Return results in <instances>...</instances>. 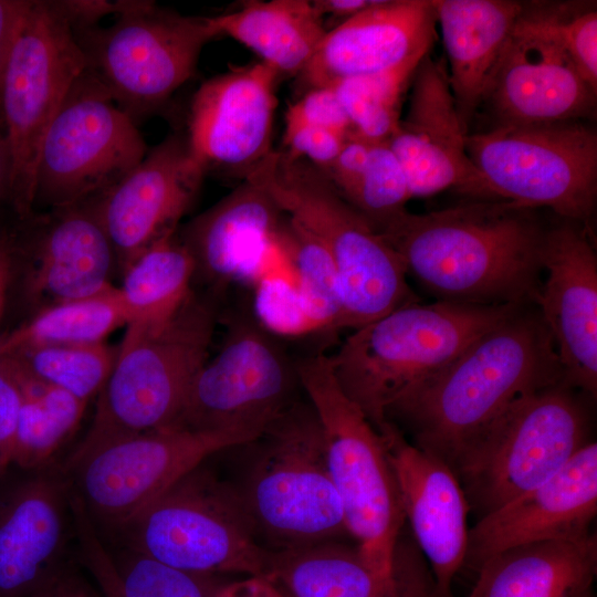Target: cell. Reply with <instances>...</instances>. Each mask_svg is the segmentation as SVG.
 <instances>
[{
  "instance_id": "48",
  "label": "cell",
  "mask_w": 597,
  "mask_h": 597,
  "mask_svg": "<svg viewBox=\"0 0 597 597\" xmlns=\"http://www.w3.org/2000/svg\"><path fill=\"white\" fill-rule=\"evenodd\" d=\"M376 0H314L320 13L325 17H334L341 21L355 15L369 8Z\"/></svg>"
},
{
  "instance_id": "8",
  "label": "cell",
  "mask_w": 597,
  "mask_h": 597,
  "mask_svg": "<svg viewBox=\"0 0 597 597\" xmlns=\"http://www.w3.org/2000/svg\"><path fill=\"white\" fill-rule=\"evenodd\" d=\"M575 390L559 383L521 398L458 455L451 470L479 517L551 479L589 442Z\"/></svg>"
},
{
  "instance_id": "6",
  "label": "cell",
  "mask_w": 597,
  "mask_h": 597,
  "mask_svg": "<svg viewBox=\"0 0 597 597\" xmlns=\"http://www.w3.org/2000/svg\"><path fill=\"white\" fill-rule=\"evenodd\" d=\"M296 371L322 429L347 532L374 574L390 580L406 519L383 438L341 388L329 356L298 359Z\"/></svg>"
},
{
  "instance_id": "25",
  "label": "cell",
  "mask_w": 597,
  "mask_h": 597,
  "mask_svg": "<svg viewBox=\"0 0 597 597\" xmlns=\"http://www.w3.org/2000/svg\"><path fill=\"white\" fill-rule=\"evenodd\" d=\"M285 218L265 188L245 177L230 193L191 220L180 239L196 275L219 293L232 282L251 283L274 266L275 234Z\"/></svg>"
},
{
  "instance_id": "1",
  "label": "cell",
  "mask_w": 597,
  "mask_h": 597,
  "mask_svg": "<svg viewBox=\"0 0 597 597\" xmlns=\"http://www.w3.org/2000/svg\"><path fill=\"white\" fill-rule=\"evenodd\" d=\"M545 230L534 209L499 199L406 210L376 229L437 301L485 306L536 305Z\"/></svg>"
},
{
  "instance_id": "7",
  "label": "cell",
  "mask_w": 597,
  "mask_h": 597,
  "mask_svg": "<svg viewBox=\"0 0 597 597\" xmlns=\"http://www.w3.org/2000/svg\"><path fill=\"white\" fill-rule=\"evenodd\" d=\"M259 440L256 460L239 490L258 536L284 549L348 534L311 404L295 400Z\"/></svg>"
},
{
  "instance_id": "15",
  "label": "cell",
  "mask_w": 597,
  "mask_h": 597,
  "mask_svg": "<svg viewBox=\"0 0 597 597\" xmlns=\"http://www.w3.org/2000/svg\"><path fill=\"white\" fill-rule=\"evenodd\" d=\"M292 362L255 320H233L218 353L195 377L175 426L261 437L294 401Z\"/></svg>"
},
{
  "instance_id": "30",
  "label": "cell",
  "mask_w": 597,
  "mask_h": 597,
  "mask_svg": "<svg viewBox=\"0 0 597 597\" xmlns=\"http://www.w3.org/2000/svg\"><path fill=\"white\" fill-rule=\"evenodd\" d=\"M209 18L218 36L249 48L281 76H297L327 32L324 17L310 0L248 1Z\"/></svg>"
},
{
  "instance_id": "22",
  "label": "cell",
  "mask_w": 597,
  "mask_h": 597,
  "mask_svg": "<svg viewBox=\"0 0 597 597\" xmlns=\"http://www.w3.org/2000/svg\"><path fill=\"white\" fill-rule=\"evenodd\" d=\"M398 486L405 519L427 558L436 597H453L452 582L465 564L468 504L459 479L439 457L407 441L398 427L379 430Z\"/></svg>"
},
{
  "instance_id": "5",
  "label": "cell",
  "mask_w": 597,
  "mask_h": 597,
  "mask_svg": "<svg viewBox=\"0 0 597 597\" xmlns=\"http://www.w3.org/2000/svg\"><path fill=\"white\" fill-rule=\"evenodd\" d=\"M248 176L331 253L342 287L341 329H356L419 302L408 285L399 254L337 192L322 170L283 150H273Z\"/></svg>"
},
{
  "instance_id": "9",
  "label": "cell",
  "mask_w": 597,
  "mask_h": 597,
  "mask_svg": "<svg viewBox=\"0 0 597 597\" xmlns=\"http://www.w3.org/2000/svg\"><path fill=\"white\" fill-rule=\"evenodd\" d=\"M86 55L60 1H30L7 62L1 116L10 158L8 193L28 219L45 134L78 76Z\"/></svg>"
},
{
  "instance_id": "12",
  "label": "cell",
  "mask_w": 597,
  "mask_h": 597,
  "mask_svg": "<svg viewBox=\"0 0 597 597\" xmlns=\"http://www.w3.org/2000/svg\"><path fill=\"white\" fill-rule=\"evenodd\" d=\"M108 28L75 30L88 69L135 122L163 105L195 74L203 46L218 38L209 17L129 1Z\"/></svg>"
},
{
  "instance_id": "44",
  "label": "cell",
  "mask_w": 597,
  "mask_h": 597,
  "mask_svg": "<svg viewBox=\"0 0 597 597\" xmlns=\"http://www.w3.org/2000/svg\"><path fill=\"white\" fill-rule=\"evenodd\" d=\"M29 3L30 1L24 0H0V128L2 129L1 91L3 75L13 40Z\"/></svg>"
},
{
  "instance_id": "27",
  "label": "cell",
  "mask_w": 597,
  "mask_h": 597,
  "mask_svg": "<svg viewBox=\"0 0 597 597\" xmlns=\"http://www.w3.org/2000/svg\"><path fill=\"white\" fill-rule=\"evenodd\" d=\"M448 59V80L468 127L484 103L521 10L512 0H432ZM468 129V128H467Z\"/></svg>"
},
{
  "instance_id": "35",
  "label": "cell",
  "mask_w": 597,
  "mask_h": 597,
  "mask_svg": "<svg viewBox=\"0 0 597 597\" xmlns=\"http://www.w3.org/2000/svg\"><path fill=\"white\" fill-rule=\"evenodd\" d=\"M275 243L292 270L315 332L341 329V281L334 260L322 241L285 213Z\"/></svg>"
},
{
  "instance_id": "42",
  "label": "cell",
  "mask_w": 597,
  "mask_h": 597,
  "mask_svg": "<svg viewBox=\"0 0 597 597\" xmlns=\"http://www.w3.org/2000/svg\"><path fill=\"white\" fill-rule=\"evenodd\" d=\"M285 124H303L342 135L353 133L352 124L331 86L307 90L285 112Z\"/></svg>"
},
{
  "instance_id": "41",
  "label": "cell",
  "mask_w": 597,
  "mask_h": 597,
  "mask_svg": "<svg viewBox=\"0 0 597 597\" xmlns=\"http://www.w3.org/2000/svg\"><path fill=\"white\" fill-rule=\"evenodd\" d=\"M349 135L310 125L285 124L283 151L291 158L304 159L326 172Z\"/></svg>"
},
{
  "instance_id": "46",
  "label": "cell",
  "mask_w": 597,
  "mask_h": 597,
  "mask_svg": "<svg viewBox=\"0 0 597 597\" xmlns=\"http://www.w3.org/2000/svg\"><path fill=\"white\" fill-rule=\"evenodd\" d=\"M214 597H290L275 582L264 576H248L218 587Z\"/></svg>"
},
{
  "instance_id": "2",
  "label": "cell",
  "mask_w": 597,
  "mask_h": 597,
  "mask_svg": "<svg viewBox=\"0 0 597 597\" xmlns=\"http://www.w3.org/2000/svg\"><path fill=\"white\" fill-rule=\"evenodd\" d=\"M559 383L553 338L537 306L524 305L402 396L386 420H400L413 444L451 468L513 404Z\"/></svg>"
},
{
  "instance_id": "43",
  "label": "cell",
  "mask_w": 597,
  "mask_h": 597,
  "mask_svg": "<svg viewBox=\"0 0 597 597\" xmlns=\"http://www.w3.org/2000/svg\"><path fill=\"white\" fill-rule=\"evenodd\" d=\"M20 406L21 387L17 371L7 357H0V476L12 464Z\"/></svg>"
},
{
  "instance_id": "11",
  "label": "cell",
  "mask_w": 597,
  "mask_h": 597,
  "mask_svg": "<svg viewBox=\"0 0 597 597\" xmlns=\"http://www.w3.org/2000/svg\"><path fill=\"white\" fill-rule=\"evenodd\" d=\"M468 155L489 199L588 227L597 195V134L580 121L495 125L467 135ZM589 228V227H588Z\"/></svg>"
},
{
  "instance_id": "39",
  "label": "cell",
  "mask_w": 597,
  "mask_h": 597,
  "mask_svg": "<svg viewBox=\"0 0 597 597\" xmlns=\"http://www.w3.org/2000/svg\"><path fill=\"white\" fill-rule=\"evenodd\" d=\"M343 198L375 230L407 210L412 196L404 169L387 142L371 143L357 182Z\"/></svg>"
},
{
  "instance_id": "29",
  "label": "cell",
  "mask_w": 597,
  "mask_h": 597,
  "mask_svg": "<svg viewBox=\"0 0 597 597\" xmlns=\"http://www.w3.org/2000/svg\"><path fill=\"white\" fill-rule=\"evenodd\" d=\"M268 578L290 597H413L407 562L396 555L390 580L377 577L356 546L337 541L272 549Z\"/></svg>"
},
{
  "instance_id": "13",
  "label": "cell",
  "mask_w": 597,
  "mask_h": 597,
  "mask_svg": "<svg viewBox=\"0 0 597 597\" xmlns=\"http://www.w3.org/2000/svg\"><path fill=\"white\" fill-rule=\"evenodd\" d=\"M147 151L136 122L87 67L45 134L34 205L59 209L90 202L130 172Z\"/></svg>"
},
{
  "instance_id": "45",
  "label": "cell",
  "mask_w": 597,
  "mask_h": 597,
  "mask_svg": "<svg viewBox=\"0 0 597 597\" xmlns=\"http://www.w3.org/2000/svg\"><path fill=\"white\" fill-rule=\"evenodd\" d=\"M29 597H97L84 578L64 564Z\"/></svg>"
},
{
  "instance_id": "24",
  "label": "cell",
  "mask_w": 597,
  "mask_h": 597,
  "mask_svg": "<svg viewBox=\"0 0 597 597\" xmlns=\"http://www.w3.org/2000/svg\"><path fill=\"white\" fill-rule=\"evenodd\" d=\"M71 490L52 463L0 499V597H29L64 565Z\"/></svg>"
},
{
  "instance_id": "37",
  "label": "cell",
  "mask_w": 597,
  "mask_h": 597,
  "mask_svg": "<svg viewBox=\"0 0 597 597\" xmlns=\"http://www.w3.org/2000/svg\"><path fill=\"white\" fill-rule=\"evenodd\" d=\"M116 354L117 348L104 342L31 347L6 357L31 377L88 402L105 385Z\"/></svg>"
},
{
  "instance_id": "49",
  "label": "cell",
  "mask_w": 597,
  "mask_h": 597,
  "mask_svg": "<svg viewBox=\"0 0 597 597\" xmlns=\"http://www.w3.org/2000/svg\"><path fill=\"white\" fill-rule=\"evenodd\" d=\"M10 158L3 129L0 128V199L8 192Z\"/></svg>"
},
{
  "instance_id": "32",
  "label": "cell",
  "mask_w": 597,
  "mask_h": 597,
  "mask_svg": "<svg viewBox=\"0 0 597 597\" xmlns=\"http://www.w3.org/2000/svg\"><path fill=\"white\" fill-rule=\"evenodd\" d=\"M117 286L128 323L160 326L169 322L193 291L195 260L176 232L137 255Z\"/></svg>"
},
{
  "instance_id": "31",
  "label": "cell",
  "mask_w": 597,
  "mask_h": 597,
  "mask_svg": "<svg viewBox=\"0 0 597 597\" xmlns=\"http://www.w3.org/2000/svg\"><path fill=\"white\" fill-rule=\"evenodd\" d=\"M70 506L84 565L104 597H214L219 586L210 575L168 566L129 547L112 556L75 492Z\"/></svg>"
},
{
  "instance_id": "4",
  "label": "cell",
  "mask_w": 597,
  "mask_h": 597,
  "mask_svg": "<svg viewBox=\"0 0 597 597\" xmlns=\"http://www.w3.org/2000/svg\"><path fill=\"white\" fill-rule=\"evenodd\" d=\"M520 307L415 302L352 329L329 356L331 365L341 388L378 431L396 401Z\"/></svg>"
},
{
  "instance_id": "3",
  "label": "cell",
  "mask_w": 597,
  "mask_h": 597,
  "mask_svg": "<svg viewBox=\"0 0 597 597\" xmlns=\"http://www.w3.org/2000/svg\"><path fill=\"white\" fill-rule=\"evenodd\" d=\"M217 321L216 298L193 290L166 324H127L92 423L64 469L70 471L105 444L175 426L209 358Z\"/></svg>"
},
{
  "instance_id": "47",
  "label": "cell",
  "mask_w": 597,
  "mask_h": 597,
  "mask_svg": "<svg viewBox=\"0 0 597 597\" xmlns=\"http://www.w3.org/2000/svg\"><path fill=\"white\" fill-rule=\"evenodd\" d=\"M14 238L3 234L0 237V321L3 315L8 292L13 280Z\"/></svg>"
},
{
  "instance_id": "14",
  "label": "cell",
  "mask_w": 597,
  "mask_h": 597,
  "mask_svg": "<svg viewBox=\"0 0 597 597\" xmlns=\"http://www.w3.org/2000/svg\"><path fill=\"white\" fill-rule=\"evenodd\" d=\"M256 439L243 431L169 426L105 444L64 471L92 521L122 531L208 457Z\"/></svg>"
},
{
  "instance_id": "33",
  "label": "cell",
  "mask_w": 597,
  "mask_h": 597,
  "mask_svg": "<svg viewBox=\"0 0 597 597\" xmlns=\"http://www.w3.org/2000/svg\"><path fill=\"white\" fill-rule=\"evenodd\" d=\"M128 323L117 286L100 294L57 303L32 313L23 323L0 334V357L51 345L104 343Z\"/></svg>"
},
{
  "instance_id": "34",
  "label": "cell",
  "mask_w": 597,
  "mask_h": 597,
  "mask_svg": "<svg viewBox=\"0 0 597 597\" xmlns=\"http://www.w3.org/2000/svg\"><path fill=\"white\" fill-rule=\"evenodd\" d=\"M6 357V356H2ZM21 387V406L12 463L27 471L42 470L73 436L87 402L24 373L12 359Z\"/></svg>"
},
{
  "instance_id": "21",
  "label": "cell",
  "mask_w": 597,
  "mask_h": 597,
  "mask_svg": "<svg viewBox=\"0 0 597 597\" xmlns=\"http://www.w3.org/2000/svg\"><path fill=\"white\" fill-rule=\"evenodd\" d=\"M596 514L597 443L589 441L551 479L479 517L469 528L465 564L476 569L509 548L583 538Z\"/></svg>"
},
{
  "instance_id": "10",
  "label": "cell",
  "mask_w": 597,
  "mask_h": 597,
  "mask_svg": "<svg viewBox=\"0 0 597 597\" xmlns=\"http://www.w3.org/2000/svg\"><path fill=\"white\" fill-rule=\"evenodd\" d=\"M122 532L127 547L201 575L268 577L271 549L259 543L239 490L202 463L185 474Z\"/></svg>"
},
{
  "instance_id": "26",
  "label": "cell",
  "mask_w": 597,
  "mask_h": 597,
  "mask_svg": "<svg viewBox=\"0 0 597 597\" xmlns=\"http://www.w3.org/2000/svg\"><path fill=\"white\" fill-rule=\"evenodd\" d=\"M596 93L564 52L515 22L484 103L496 125L548 124L588 116Z\"/></svg>"
},
{
  "instance_id": "28",
  "label": "cell",
  "mask_w": 597,
  "mask_h": 597,
  "mask_svg": "<svg viewBox=\"0 0 597 597\" xmlns=\"http://www.w3.org/2000/svg\"><path fill=\"white\" fill-rule=\"evenodd\" d=\"M476 570L468 597H595L596 534L509 548Z\"/></svg>"
},
{
  "instance_id": "38",
  "label": "cell",
  "mask_w": 597,
  "mask_h": 597,
  "mask_svg": "<svg viewBox=\"0 0 597 597\" xmlns=\"http://www.w3.org/2000/svg\"><path fill=\"white\" fill-rule=\"evenodd\" d=\"M516 24L549 41L597 90V10L594 1L521 2Z\"/></svg>"
},
{
  "instance_id": "18",
  "label": "cell",
  "mask_w": 597,
  "mask_h": 597,
  "mask_svg": "<svg viewBox=\"0 0 597 597\" xmlns=\"http://www.w3.org/2000/svg\"><path fill=\"white\" fill-rule=\"evenodd\" d=\"M276 70L258 61L205 83L192 96L187 142L206 172L220 169L245 178L274 149Z\"/></svg>"
},
{
  "instance_id": "36",
  "label": "cell",
  "mask_w": 597,
  "mask_h": 597,
  "mask_svg": "<svg viewBox=\"0 0 597 597\" xmlns=\"http://www.w3.org/2000/svg\"><path fill=\"white\" fill-rule=\"evenodd\" d=\"M423 56L380 73L348 77L329 85L356 135L375 143L389 139L401 118L405 94Z\"/></svg>"
},
{
  "instance_id": "23",
  "label": "cell",
  "mask_w": 597,
  "mask_h": 597,
  "mask_svg": "<svg viewBox=\"0 0 597 597\" xmlns=\"http://www.w3.org/2000/svg\"><path fill=\"white\" fill-rule=\"evenodd\" d=\"M436 17L432 0H376L327 30L297 75L304 91L394 69L430 52Z\"/></svg>"
},
{
  "instance_id": "16",
  "label": "cell",
  "mask_w": 597,
  "mask_h": 597,
  "mask_svg": "<svg viewBox=\"0 0 597 597\" xmlns=\"http://www.w3.org/2000/svg\"><path fill=\"white\" fill-rule=\"evenodd\" d=\"M13 238V273L31 314L115 286V253L91 201L49 209L31 220L23 239Z\"/></svg>"
},
{
  "instance_id": "19",
  "label": "cell",
  "mask_w": 597,
  "mask_h": 597,
  "mask_svg": "<svg viewBox=\"0 0 597 597\" xmlns=\"http://www.w3.org/2000/svg\"><path fill=\"white\" fill-rule=\"evenodd\" d=\"M409 93L407 114L387 143L404 169L412 198L452 189L472 199H489L465 148L468 133L446 62L426 54Z\"/></svg>"
},
{
  "instance_id": "40",
  "label": "cell",
  "mask_w": 597,
  "mask_h": 597,
  "mask_svg": "<svg viewBox=\"0 0 597 597\" xmlns=\"http://www.w3.org/2000/svg\"><path fill=\"white\" fill-rule=\"evenodd\" d=\"M255 321L272 335L301 336L315 333L294 276L272 268L253 284Z\"/></svg>"
},
{
  "instance_id": "20",
  "label": "cell",
  "mask_w": 597,
  "mask_h": 597,
  "mask_svg": "<svg viewBox=\"0 0 597 597\" xmlns=\"http://www.w3.org/2000/svg\"><path fill=\"white\" fill-rule=\"evenodd\" d=\"M542 263L536 306L553 338L564 381L595 397L597 255L590 229L565 219L546 227Z\"/></svg>"
},
{
  "instance_id": "17",
  "label": "cell",
  "mask_w": 597,
  "mask_h": 597,
  "mask_svg": "<svg viewBox=\"0 0 597 597\" xmlns=\"http://www.w3.org/2000/svg\"><path fill=\"white\" fill-rule=\"evenodd\" d=\"M205 175L187 137L171 135L91 201L112 243L119 273L146 249L177 232Z\"/></svg>"
}]
</instances>
